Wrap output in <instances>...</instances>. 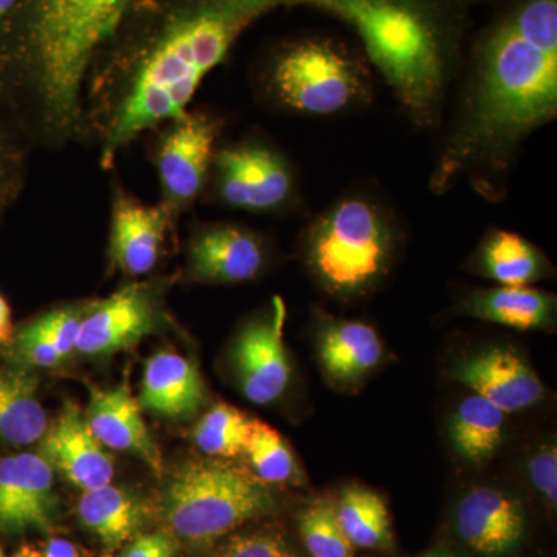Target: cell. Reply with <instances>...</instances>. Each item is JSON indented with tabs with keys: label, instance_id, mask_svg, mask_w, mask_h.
<instances>
[{
	"label": "cell",
	"instance_id": "1",
	"mask_svg": "<svg viewBox=\"0 0 557 557\" xmlns=\"http://www.w3.org/2000/svg\"><path fill=\"white\" fill-rule=\"evenodd\" d=\"M350 0H132L91 69L83 143L102 170L143 135L188 112L240 36L278 9L311 5L343 17Z\"/></svg>",
	"mask_w": 557,
	"mask_h": 557
},
{
	"label": "cell",
	"instance_id": "2",
	"mask_svg": "<svg viewBox=\"0 0 557 557\" xmlns=\"http://www.w3.org/2000/svg\"><path fill=\"white\" fill-rule=\"evenodd\" d=\"M132 0H21L0 39V102L33 148L83 143L84 97Z\"/></svg>",
	"mask_w": 557,
	"mask_h": 557
},
{
	"label": "cell",
	"instance_id": "3",
	"mask_svg": "<svg viewBox=\"0 0 557 557\" xmlns=\"http://www.w3.org/2000/svg\"><path fill=\"white\" fill-rule=\"evenodd\" d=\"M557 113V0H523L487 33L461 119L435 171L445 188L465 172L504 168Z\"/></svg>",
	"mask_w": 557,
	"mask_h": 557
},
{
	"label": "cell",
	"instance_id": "4",
	"mask_svg": "<svg viewBox=\"0 0 557 557\" xmlns=\"http://www.w3.org/2000/svg\"><path fill=\"white\" fill-rule=\"evenodd\" d=\"M394 247V228L384 209L368 197H346L311 223L306 262L329 295L355 298L386 276Z\"/></svg>",
	"mask_w": 557,
	"mask_h": 557
},
{
	"label": "cell",
	"instance_id": "5",
	"mask_svg": "<svg viewBox=\"0 0 557 557\" xmlns=\"http://www.w3.org/2000/svg\"><path fill=\"white\" fill-rule=\"evenodd\" d=\"M276 507L267 483L218 460L186 461L171 479L164 497L168 525L190 542L223 536Z\"/></svg>",
	"mask_w": 557,
	"mask_h": 557
},
{
	"label": "cell",
	"instance_id": "6",
	"mask_svg": "<svg viewBox=\"0 0 557 557\" xmlns=\"http://www.w3.org/2000/svg\"><path fill=\"white\" fill-rule=\"evenodd\" d=\"M263 86L278 108L333 115L368 98V72L347 51L324 39H302L271 57Z\"/></svg>",
	"mask_w": 557,
	"mask_h": 557
},
{
	"label": "cell",
	"instance_id": "7",
	"mask_svg": "<svg viewBox=\"0 0 557 557\" xmlns=\"http://www.w3.org/2000/svg\"><path fill=\"white\" fill-rule=\"evenodd\" d=\"M223 121L205 110L183 113L163 124L153 143L152 161L160 186V203L174 214L190 211L209 185Z\"/></svg>",
	"mask_w": 557,
	"mask_h": 557
},
{
	"label": "cell",
	"instance_id": "8",
	"mask_svg": "<svg viewBox=\"0 0 557 557\" xmlns=\"http://www.w3.org/2000/svg\"><path fill=\"white\" fill-rule=\"evenodd\" d=\"M209 185L220 203L255 214L281 211L296 196L295 172L288 160L260 141L218 149Z\"/></svg>",
	"mask_w": 557,
	"mask_h": 557
},
{
	"label": "cell",
	"instance_id": "9",
	"mask_svg": "<svg viewBox=\"0 0 557 557\" xmlns=\"http://www.w3.org/2000/svg\"><path fill=\"white\" fill-rule=\"evenodd\" d=\"M178 215L163 203L149 205L123 186L110 199L109 260L113 270L138 277L159 265Z\"/></svg>",
	"mask_w": 557,
	"mask_h": 557
},
{
	"label": "cell",
	"instance_id": "10",
	"mask_svg": "<svg viewBox=\"0 0 557 557\" xmlns=\"http://www.w3.org/2000/svg\"><path fill=\"white\" fill-rule=\"evenodd\" d=\"M157 285L131 284L100 302H90L81 322L75 350L109 357L137 346L160 322Z\"/></svg>",
	"mask_w": 557,
	"mask_h": 557
},
{
	"label": "cell",
	"instance_id": "11",
	"mask_svg": "<svg viewBox=\"0 0 557 557\" xmlns=\"http://www.w3.org/2000/svg\"><path fill=\"white\" fill-rule=\"evenodd\" d=\"M285 306L274 298L269 311L242 330L234 347V364L249 401L269 405L284 394L292 368L284 344Z\"/></svg>",
	"mask_w": 557,
	"mask_h": 557
},
{
	"label": "cell",
	"instance_id": "12",
	"mask_svg": "<svg viewBox=\"0 0 557 557\" xmlns=\"http://www.w3.org/2000/svg\"><path fill=\"white\" fill-rule=\"evenodd\" d=\"M188 274L207 284H244L255 281L267 262L265 245L258 234L230 223L201 226L188 244Z\"/></svg>",
	"mask_w": 557,
	"mask_h": 557
},
{
	"label": "cell",
	"instance_id": "13",
	"mask_svg": "<svg viewBox=\"0 0 557 557\" xmlns=\"http://www.w3.org/2000/svg\"><path fill=\"white\" fill-rule=\"evenodd\" d=\"M53 468L40 454L0 458V530H49L57 511Z\"/></svg>",
	"mask_w": 557,
	"mask_h": 557
},
{
	"label": "cell",
	"instance_id": "14",
	"mask_svg": "<svg viewBox=\"0 0 557 557\" xmlns=\"http://www.w3.org/2000/svg\"><path fill=\"white\" fill-rule=\"evenodd\" d=\"M40 456L83 493L110 485L115 472L112 457L91 434L83 410L70 401L47 429Z\"/></svg>",
	"mask_w": 557,
	"mask_h": 557
},
{
	"label": "cell",
	"instance_id": "15",
	"mask_svg": "<svg viewBox=\"0 0 557 557\" xmlns=\"http://www.w3.org/2000/svg\"><path fill=\"white\" fill-rule=\"evenodd\" d=\"M454 380L504 413L531 408L544 397L541 380L511 348H486L472 355L454 370Z\"/></svg>",
	"mask_w": 557,
	"mask_h": 557
},
{
	"label": "cell",
	"instance_id": "16",
	"mask_svg": "<svg viewBox=\"0 0 557 557\" xmlns=\"http://www.w3.org/2000/svg\"><path fill=\"white\" fill-rule=\"evenodd\" d=\"M525 511L518 498L493 487H475L461 498L456 512L458 536L485 557H504L525 537Z\"/></svg>",
	"mask_w": 557,
	"mask_h": 557
},
{
	"label": "cell",
	"instance_id": "17",
	"mask_svg": "<svg viewBox=\"0 0 557 557\" xmlns=\"http://www.w3.org/2000/svg\"><path fill=\"white\" fill-rule=\"evenodd\" d=\"M91 434L102 446L131 453L141 458L157 474L163 471V458L143 421L139 405L131 388L120 386L110 391L94 388L89 409L84 413Z\"/></svg>",
	"mask_w": 557,
	"mask_h": 557
},
{
	"label": "cell",
	"instance_id": "18",
	"mask_svg": "<svg viewBox=\"0 0 557 557\" xmlns=\"http://www.w3.org/2000/svg\"><path fill=\"white\" fill-rule=\"evenodd\" d=\"M207 391L199 369L174 351L149 358L143 375L138 405L168 418H189L199 412Z\"/></svg>",
	"mask_w": 557,
	"mask_h": 557
},
{
	"label": "cell",
	"instance_id": "19",
	"mask_svg": "<svg viewBox=\"0 0 557 557\" xmlns=\"http://www.w3.org/2000/svg\"><path fill=\"white\" fill-rule=\"evenodd\" d=\"M381 358L379 333L362 322H333L319 338L322 369L338 384L358 383L380 364Z\"/></svg>",
	"mask_w": 557,
	"mask_h": 557
},
{
	"label": "cell",
	"instance_id": "20",
	"mask_svg": "<svg viewBox=\"0 0 557 557\" xmlns=\"http://www.w3.org/2000/svg\"><path fill=\"white\" fill-rule=\"evenodd\" d=\"M38 384L27 368L0 369V442L27 446L46 435L49 420L39 401Z\"/></svg>",
	"mask_w": 557,
	"mask_h": 557
},
{
	"label": "cell",
	"instance_id": "21",
	"mask_svg": "<svg viewBox=\"0 0 557 557\" xmlns=\"http://www.w3.org/2000/svg\"><path fill=\"white\" fill-rule=\"evenodd\" d=\"M471 317L518 330L549 329L555 324L556 298L531 287L480 289L465 304Z\"/></svg>",
	"mask_w": 557,
	"mask_h": 557
},
{
	"label": "cell",
	"instance_id": "22",
	"mask_svg": "<svg viewBox=\"0 0 557 557\" xmlns=\"http://www.w3.org/2000/svg\"><path fill=\"white\" fill-rule=\"evenodd\" d=\"M479 270L505 287H530L547 273V260L531 242L511 231L491 233L480 247Z\"/></svg>",
	"mask_w": 557,
	"mask_h": 557
},
{
	"label": "cell",
	"instance_id": "23",
	"mask_svg": "<svg viewBox=\"0 0 557 557\" xmlns=\"http://www.w3.org/2000/svg\"><path fill=\"white\" fill-rule=\"evenodd\" d=\"M78 515L91 533L108 549L129 541L145 519L141 504L126 491L112 485L86 491L78 504Z\"/></svg>",
	"mask_w": 557,
	"mask_h": 557
},
{
	"label": "cell",
	"instance_id": "24",
	"mask_svg": "<svg viewBox=\"0 0 557 557\" xmlns=\"http://www.w3.org/2000/svg\"><path fill=\"white\" fill-rule=\"evenodd\" d=\"M505 416L480 395L463 399L450 426L454 448L471 463L491 460L504 440Z\"/></svg>",
	"mask_w": 557,
	"mask_h": 557
},
{
	"label": "cell",
	"instance_id": "25",
	"mask_svg": "<svg viewBox=\"0 0 557 557\" xmlns=\"http://www.w3.org/2000/svg\"><path fill=\"white\" fill-rule=\"evenodd\" d=\"M336 519L354 547L388 548L394 544L386 502L375 491L351 486L335 505Z\"/></svg>",
	"mask_w": 557,
	"mask_h": 557
},
{
	"label": "cell",
	"instance_id": "26",
	"mask_svg": "<svg viewBox=\"0 0 557 557\" xmlns=\"http://www.w3.org/2000/svg\"><path fill=\"white\" fill-rule=\"evenodd\" d=\"M32 149L24 132L0 102V220L24 193Z\"/></svg>",
	"mask_w": 557,
	"mask_h": 557
},
{
	"label": "cell",
	"instance_id": "27",
	"mask_svg": "<svg viewBox=\"0 0 557 557\" xmlns=\"http://www.w3.org/2000/svg\"><path fill=\"white\" fill-rule=\"evenodd\" d=\"M245 456L263 483H287L300 479L298 461L287 442L276 431L259 420H252Z\"/></svg>",
	"mask_w": 557,
	"mask_h": 557
},
{
	"label": "cell",
	"instance_id": "28",
	"mask_svg": "<svg viewBox=\"0 0 557 557\" xmlns=\"http://www.w3.org/2000/svg\"><path fill=\"white\" fill-rule=\"evenodd\" d=\"M252 420L230 405L214 406L194 429L201 453L211 457L242 456L247 448Z\"/></svg>",
	"mask_w": 557,
	"mask_h": 557
},
{
	"label": "cell",
	"instance_id": "29",
	"mask_svg": "<svg viewBox=\"0 0 557 557\" xmlns=\"http://www.w3.org/2000/svg\"><path fill=\"white\" fill-rule=\"evenodd\" d=\"M300 536L311 557H354L355 547L341 530L335 505L317 502L299 519Z\"/></svg>",
	"mask_w": 557,
	"mask_h": 557
},
{
	"label": "cell",
	"instance_id": "30",
	"mask_svg": "<svg viewBox=\"0 0 557 557\" xmlns=\"http://www.w3.org/2000/svg\"><path fill=\"white\" fill-rule=\"evenodd\" d=\"M87 309L89 306L62 307V309L47 311L32 322L64 359L75 350L81 322Z\"/></svg>",
	"mask_w": 557,
	"mask_h": 557
},
{
	"label": "cell",
	"instance_id": "31",
	"mask_svg": "<svg viewBox=\"0 0 557 557\" xmlns=\"http://www.w3.org/2000/svg\"><path fill=\"white\" fill-rule=\"evenodd\" d=\"M7 347L10 361L22 368H53L62 361L60 354L33 322L17 330Z\"/></svg>",
	"mask_w": 557,
	"mask_h": 557
},
{
	"label": "cell",
	"instance_id": "32",
	"mask_svg": "<svg viewBox=\"0 0 557 557\" xmlns=\"http://www.w3.org/2000/svg\"><path fill=\"white\" fill-rule=\"evenodd\" d=\"M220 557H298L287 545L270 534L237 537L231 541Z\"/></svg>",
	"mask_w": 557,
	"mask_h": 557
},
{
	"label": "cell",
	"instance_id": "33",
	"mask_svg": "<svg viewBox=\"0 0 557 557\" xmlns=\"http://www.w3.org/2000/svg\"><path fill=\"white\" fill-rule=\"evenodd\" d=\"M530 479L552 507L557 505V450L555 446L537 453L530 461Z\"/></svg>",
	"mask_w": 557,
	"mask_h": 557
},
{
	"label": "cell",
	"instance_id": "34",
	"mask_svg": "<svg viewBox=\"0 0 557 557\" xmlns=\"http://www.w3.org/2000/svg\"><path fill=\"white\" fill-rule=\"evenodd\" d=\"M174 552V542L170 537L164 534H148L135 539L123 557H172Z\"/></svg>",
	"mask_w": 557,
	"mask_h": 557
},
{
	"label": "cell",
	"instance_id": "35",
	"mask_svg": "<svg viewBox=\"0 0 557 557\" xmlns=\"http://www.w3.org/2000/svg\"><path fill=\"white\" fill-rule=\"evenodd\" d=\"M44 557H87L86 553L65 539H50Z\"/></svg>",
	"mask_w": 557,
	"mask_h": 557
},
{
	"label": "cell",
	"instance_id": "36",
	"mask_svg": "<svg viewBox=\"0 0 557 557\" xmlns=\"http://www.w3.org/2000/svg\"><path fill=\"white\" fill-rule=\"evenodd\" d=\"M14 335L10 304L0 295V347L9 346Z\"/></svg>",
	"mask_w": 557,
	"mask_h": 557
},
{
	"label": "cell",
	"instance_id": "37",
	"mask_svg": "<svg viewBox=\"0 0 557 557\" xmlns=\"http://www.w3.org/2000/svg\"><path fill=\"white\" fill-rule=\"evenodd\" d=\"M21 0H0V39Z\"/></svg>",
	"mask_w": 557,
	"mask_h": 557
},
{
	"label": "cell",
	"instance_id": "38",
	"mask_svg": "<svg viewBox=\"0 0 557 557\" xmlns=\"http://www.w3.org/2000/svg\"><path fill=\"white\" fill-rule=\"evenodd\" d=\"M13 557H44V555L38 548L32 547V545H24Z\"/></svg>",
	"mask_w": 557,
	"mask_h": 557
},
{
	"label": "cell",
	"instance_id": "39",
	"mask_svg": "<svg viewBox=\"0 0 557 557\" xmlns=\"http://www.w3.org/2000/svg\"><path fill=\"white\" fill-rule=\"evenodd\" d=\"M421 557H461L457 553L448 552V549H435V552L428 553Z\"/></svg>",
	"mask_w": 557,
	"mask_h": 557
},
{
	"label": "cell",
	"instance_id": "40",
	"mask_svg": "<svg viewBox=\"0 0 557 557\" xmlns=\"http://www.w3.org/2000/svg\"><path fill=\"white\" fill-rule=\"evenodd\" d=\"M458 2H460L461 5H463V3H467V2H478V0H458Z\"/></svg>",
	"mask_w": 557,
	"mask_h": 557
},
{
	"label": "cell",
	"instance_id": "41",
	"mask_svg": "<svg viewBox=\"0 0 557 557\" xmlns=\"http://www.w3.org/2000/svg\"><path fill=\"white\" fill-rule=\"evenodd\" d=\"M0 557H3L2 548H0Z\"/></svg>",
	"mask_w": 557,
	"mask_h": 557
}]
</instances>
